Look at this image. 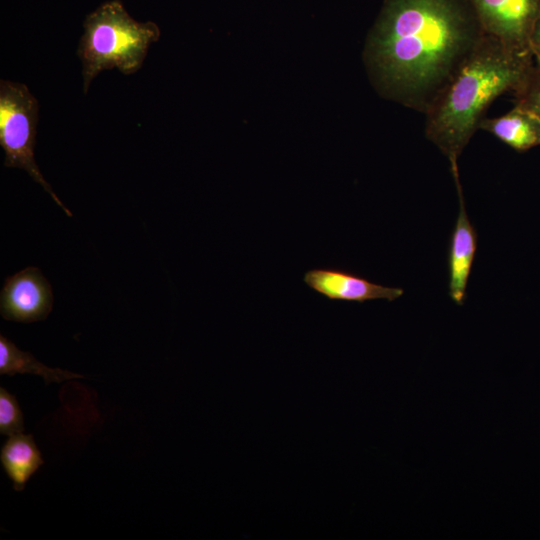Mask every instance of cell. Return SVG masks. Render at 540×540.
<instances>
[{"instance_id": "obj_10", "label": "cell", "mask_w": 540, "mask_h": 540, "mask_svg": "<svg viewBox=\"0 0 540 540\" xmlns=\"http://www.w3.org/2000/svg\"><path fill=\"white\" fill-rule=\"evenodd\" d=\"M0 461L16 491H22L30 477L44 464L33 436H9L0 452Z\"/></svg>"}, {"instance_id": "obj_2", "label": "cell", "mask_w": 540, "mask_h": 540, "mask_svg": "<svg viewBox=\"0 0 540 540\" xmlns=\"http://www.w3.org/2000/svg\"><path fill=\"white\" fill-rule=\"evenodd\" d=\"M534 56L485 35L450 83L424 114L425 134L448 158L454 179L458 158L485 111L500 95L523 84Z\"/></svg>"}, {"instance_id": "obj_5", "label": "cell", "mask_w": 540, "mask_h": 540, "mask_svg": "<svg viewBox=\"0 0 540 540\" xmlns=\"http://www.w3.org/2000/svg\"><path fill=\"white\" fill-rule=\"evenodd\" d=\"M471 1L487 35L510 48L532 53L531 35L540 11V0Z\"/></svg>"}, {"instance_id": "obj_12", "label": "cell", "mask_w": 540, "mask_h": 540, "mask_svg": "<svg viewBox=\"0 0 540 540\" xmlns=\"http://www.w3.org/2000/svg\"><path fill=\"white\" fill-rule=\"evenodd\" d=\"M24 431L23 414L14 395L0 388V433L11 436Z\"/></svg>"}, {"instance_id": "obj_14", "label": "cell", "mask_w": 540, "mask_h": 540, "mask_svg": "<svg viewBox=\"0 0 540 540\" xmlns=\"http://www.w3.org/2000/svg\"><path fill=\"white\" fill-rule=\"evenodd\" d=\"M530 46L534 58L540 57V11L531 35Z\"/></svg>"}, {"instance_id": "obj_3", "label": "cell", "mask_w": 540, "mask_h": 540, "mask_svg": "<svg viewBox=\"0 0 540 540\" xmlns=\"http://www.w3.org/2000/svg\"><path fill=\"white\" fill-rule=\"evenodd\" d=\"M77 55L82 63L83 91L103 70L117 68L129 75L138 71L160 30L152 21L137 22L119 0L103 3L88 14Z\"/></svg>"}, {"instance_id": "obj_9", "label": "cell", "mask_w": 540, "mask_h": 540, "mask_svg": "<svg viewBox=\"0 0 540 540\" xmlns=\"http://www.w3.org/2000/svg\"><path fill=\"white\" fill-rule=\"evenodd\" d=\"M518 152L540 145V116L515 104L509 112L495 118H483L478 126Z\"/></svg>"}, {"instance_id": "obj_6", "label": "cell", "mask_w": 540, "mask_h": 540, "mask_svg": "<svg viewBox=\"0 0 540 540\" xmlns=\"http://www.w3.org/2000/svg\"><path fill=\"white\" fill-rule=\"evenodd\" d=\"M53 307L51 285L37 267H27L6 278L0 295L1 316L32 323L45 320Z\"/></svg>"}, {"instance_id": "obj_4", "label": "cell", "mask_w": 540, "mask_h": 540, "mask_svg": "<svg viewBox=\"0 0 540 540\" xmlns=\"http://www.w3.org/2000/svg\"><path fill=\"white\" fill-rule=\"evenodd\" d=\"M38 109L37 99L25 84L0 81V145L5 153L4 166L25 170L66 215L72 216L44 179L34 158Z\"/></svg>"}, {"instance_id": "obj_11", "label": "cell", "mask_w": 540, "mask_h": 540, "mask_svg": "<svg viewBox=\"0 0 540 540\" xmlns=\"http://www.w3.org/2000/svg\"><path fill=\"white\" fill-rule=\"evenodd\" d=\"M18 373L41 376L46 384L84 377L67 370L50 368L39 362L29 352L18 349L4 335H0V374L14 376Z\"/></svg>"}, {"instance_id": "obj_8", "label": "cell", "mask_w": 540, "mask_h": 540, "mask_svg": "<svg viewBox=\"0 0 540 540\" xmlns=\"http://www.w3.org/2000/svg\"><path fill=\"white\" fill-rule=\"evenodd\" d=\"M455 184L459 197V212L450 240L448 289L453 302L463 305L477 250V233L468 218L460 182Z\"/></svg>"}, {"instance_id": "obj_7", "label": "cell", "mask_w": 540, "mask_h": 540, "mask_svg": "<svg viewBox=\"0 0 540 540\" xmlns=\"http://www.w3.org/2000/svg\"><path fill=\"white\" fill-rule=\"evenodd\" d=\"M303 282L317 294L332 301L358 303L377 299L394 301L404 294L401 288L380 285L335 267L310 269L304 274Z\"/></svg>"}, {"instance_id": "obj_1", "label": "cell", "mask_w": 540, "mask_h": 540, "mask_svg": "<svg viewBox=\"0 0 540 540\" xmlns=\"http://www.w3.org/2000/svg\"><path fill=\"white\" fill-rule=\"evenodd\" d=\"M485 35L471 0H384L363 59L382 97L425 114Z\"/></svg>"}, {"instance_id": "obj_13", "label": "cell", "mask_w": 540, "mask_h": 540, "mask_svg": "<svg viewBox=\"0 0 540 540\" xmlns=\"http://www.w3.org/2000/svg\"><path fill=\"white\" fill-rule=\"evenodd\" d=\"M514 96L516 104L529 108L540 116V57L534 58L533 65Z\"/></svg>"}]
</instances>
